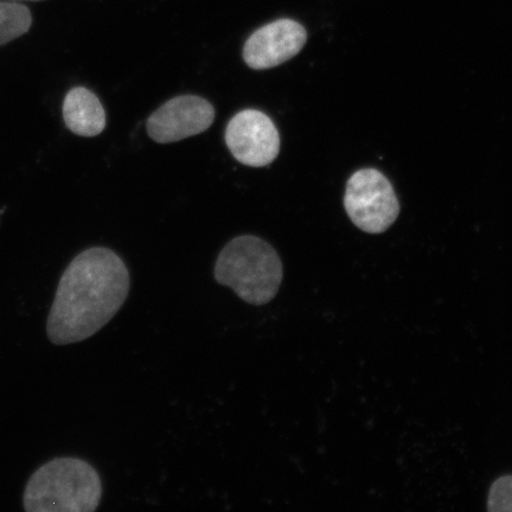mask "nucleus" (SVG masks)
Listing matches in <instances>:
<instances>
[{
	"mask_svg": "<svg viewBox=\"0 0 512 512\" xmlns=\"http://www.w3.org/2000/svg\"><path fill=\"white\" fill-rule=\"evenodd\" d=\"M125 262L111 249L93 247L70 262L57 287L47 334L56 345L85 341L117 315L130 292Z\"/></svg>",
	"mask_w": 512,
	"mask_h": 512,
	"instance_id": "nucleus-1",
	"label": "nucleus"
},
{
	"mask_svg": "<svg viewBox=\"0 0 512 512\" xmlns=\"http://www.w3.org/2000/svg\"><path fill=\"white\" fill-rule=\"evenodd\" d=\"M217 283L232 288L247 304L266 305L277 296L284 278V267L270 243L252 235L235 238L217 258Z\"/></svg>",
	"mask_w": 512,
	"mask_h": 512,
	"instance_id": "nucleus-2",
	"label": "nucleus"
},
{
	"mask_svg": "<svg viewBox=\"0 0 512 512\" xmlns=\"http://www.w3.org/2000/svg\"><path fill=\"white\" fill-rule=\"evenodd\" d=\"M344 207L352 223L369 234L386 232L400 214L392 183L376 169L358 170L350 177Z\"/></svg>",
	"mask_w": 512,
	"mask_h": 512,
	"instance_id": "nucleus-4",
	"label": "nucleus"
},
{
	"mask_svg": "<svg viewBox=\"0 0 512 512\" xmlns=\"http://www.w3.org/2000/svg\"><path fill=\"white\" fill-rule=\"evenodd\" d=\"M31 2H37V0H31Z\"/></svg>",
	"mask_w": 512,
	"mask_h": 512,
	"instance_id": "nucleus-11",
	"label": "nucleus"
},
{
	"mask_svg": "<svg viewBox=\"0 0 512 512\" xmlns=\"http://www.w3.org/2000/svg\"><path fill=\"white\" fill-rule=\"evenodd\" d=\"M306 41L307 32L302 24L293 19H278L248 38L243 48V60L255 70L278 67L297 56Z\"/></svg>",
	"mask_w": 512,
	"mask_h": 512,
	"instance_id": "nucleus-7",
	"label": "nucleus"
},
{
	"mask_svg": "<svg viewBox=\"0 0 512 512\" xmlns=\"http://www.w3.org/2000/svg\"><path fill=\"white\" fill-rule=\"evenodd\" d=\"M488 510L491 512H512V475L498 478L492 484Z\"/></svg>",
	"mask_w": 512,
	"mask_h": 512,
	"instance_id": "nucleus-10",
	"label": "nucleus"
},
{
	"mask_svg": "<svg viewBox=\"0 0 512 512\" xmlns=\"http://www.w3.org/2000/svg\"><path fill=\"white\" fill-rule=\"evenodd\" d=\"M31 12L19 3L0 2V46L15 41L31 28Z\"/></svg>",
	"mask_w": 512,
	"mask_h": 512,
	"instance_id": "nucleus-9",
	"label": "nucleus"
},
{
	"mask_svg": "<svg viewBox=\"0 0 512 512\" xmlns=\"http://www.w3.org/2000/svg\"><path fill=\"white\" fill-rule=\"evenodd\" d=\"M226 143L238 162L252 168H264L278 157L280 136L272 119L265 113L246 110L229 121Z\"/></svg>",
	"mask_w": 512,
	"mask_h": 512,
	"instance_id": "nucleus-5",
	"label": "nucleus"
},
{
	"mask_svg": "<svg viewBox=\"0 0 512 512\" xmlns=\"http://www.w3.org/2000/svg\"><path fill=\"white\" fill-rule=\"evenodd\" d=\"M102 497L99 473L78 458H57L44 464L24 491L28 512H92Z\"/></svg>",
	"mask_w": 512,
	"mask_h": 512,
	"instance_id": "nucleus-3",
	"label": "nucleus"
},
{
	"mask_svg": "<svg viewBox=\"0 0 512 512\" xmlns=\"http://www.w3.org/2000/svg\"><path fill=\"white\" fill-rule=\"evenodd\" d=\"M63 119L69 130L81 137L99 136L106 127V113L98 96L83 87L66 95Z\"/></svg>",
	"mask_w": 512,
	"mask_h": 512,
	"instance_id": "nucleus-8",
	"label": "nucleus"
},
{
	"mask_svg": "<svg viewBox=\"0 0 512 512\" xmlns=\"http://www.w3.org/2000/svg\"><path fill=\"white\" fill-rule=\"evenodd\" d=\"M215 120V108L196 95H182L159 107L147 119V133L159 144L176 143L207 131Z\"/></svg>",
	"mask_w": 512,
	"mask_h": 512,
	"instance_id": "nucleus-6",
	"label": "nucleus"
}]
</instances>
